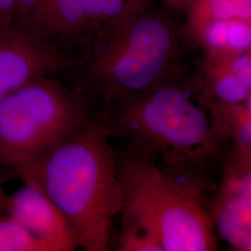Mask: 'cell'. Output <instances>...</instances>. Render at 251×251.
I'll use <instances>...</instances> for the list:
<instances>
[{
    "mask_svg": "<svg viewBox=\"0 0 251 251\" xmlns=\"http://www.w3.org/2000/svg\"><path fill=\"white\" fill-rule=\"evenodd\" d=\"M169 7L179 10H186L192 0H160Z\"/></svg>",
    "mask_w": 251,
    "mask_h": 251,
    "instance_id": "18",
    "label": "cell"
},
{
    "mask_svg": "<svg viewBox=\"0 0 251 251\" xmlns=\"http://www.w3.org/2000/svg\"><path fill=\"white\" fill-rule=\"evenodd\" d=\"M217 226L233 248L251 251V202L229 195L219 210Z\"/></svg>",
    "mask_w": 251,
    "mask_h": 251,
    "instance_id": "8",
    "label": "cell"
},
{
    "mask_svg": "<svg viewBox=\"0 0 251 251\" xmlns=\"http://www.w3.org/2000/svg\"><path fill=\"white\" fill-rule=\"evenodd\" d=\"M112 137L124 140L134 153H160L177 161L206 142L208 125L184 89L167 81L113 106L100 118Z\"/></svg>",
    "mask_w": 251,
    "mask_h": 251,
    "instance_id": "5",
    "label": "cell"
},
{
    "mask_svg": "<svg viewBox=\"0 0 251 251\" xmlns=\"http://www.w3.org/2000/svg\"><path fill=\"white\" fill-rule=\"evenodd\" d=\"M0 251H52L6 212L0 214Z\"/></svg>",
    "mask_w": 251,
    "mask_h": 251,
    "instance_id": "11",
    "label": "cell"
},
{
    "mask_svg": "<svg viewBox=\"0 0 251 251\" xmlns=\"http://www.w3.org/2000/svg\"><path fill=\"white\" fill-rule=\"evenodd\" d=\"M6 213L52 251H72L78 248L72 227L62 211L32 184L24 183L14 194L8 196Z\"/></svg>",
    "mask_w": 251,
    "mask_h": 251,
    "instance_id": "7",
    "label": "cell"
},
{
    "mask_svg": "<svg viewBox=\"0 0 251 251\" xmlns=\"http://www.w3.org/2000/svg\"><path fill=\"white\" fill-rule=\"evenodd\" d=\"M229 195L240 197L251 202V170L230 181Z\"/></svg>",
    "mask_w": 251,
    "mask_h": 251,
    "instance_id": "15",
    "label": "cell"
},
{
    "mask_svg": "<svg viewBox=\"0 0 251 251\" xmlns=\"http://www.w3.org/2000/svg\"><path fill=\"white\" fill-rule=\"evenodd\" d=\"M122 227L118 236L117 251H163L161 245L144 225L134 218L121 213Z\"/></svg>",
    "mask_w": 251,
    "mask_h": 251,
    "instance_id": "12",
    "label": "cell"
},
{
    "mask_svg": "<svg viewBox=\"0 0 251 251\" xmlns=\"http://www.w3.org/2000/svg\"><path fill=\"white\" fill-rule=\"evenodd\" d=\"M71 65L69 56L52 41L14 24L0 29V102L29 82Z\"/></svg>",
    "mask_w": 251,
    "mask_h": 251,
    "instance_id": "6",
    "label": "cell"
},
{
    "mask_svg": "<svg viewBox=\"0 0 251 251\" xmlns=\"http://www.w3.org/2000/svg\"><path fill=\"white\" fill-rule=\"evenodd\" d=\"M117 161L124 192L121 213L144 225L163 251L215 249L210 223L188 189L148 157L129 153Z\"/></svg>",
    "mask_w": 251,
    "mask_h": 251,
    "instance_id": "4",
    "label": "cell"
},
{
    "mask_svg": "<svg viewBox=\"0 0 251 251\" xmlns=\"http://www.w3.org/2000/svg\"><path fill=\"white\" fill-rule=\"evenodd\" d=\"M228 48L233 56L251 50V21L243 19L230 21Z\"/></svg>",
    "mask_w": 251,
    "mask_h": 251,
    "instance_id": "14",
    "label": "cell"
},
{
    "mask_svg": "<svg viewBox=\"0 0 251 251\" xmlns=\"http://www.w3.org/2000/svg\"><path fill=\"white\" fill-rule=\"evenodd\" d=\"M91 119L81 91L50 76L29 82L0 102V167L26 166Z\"/></svg>",
    "mask_w": 251,
    "mask_h": 251,
    "instance_id": "3",
    "label": "cell"
},
{
    "mask_svg": "<svg viewBox=\"0 0 251 251\" xmlns=\"http://www.w3.org/2000/svg\"><path fill=\"white\" fill-rule=\"evenodd\" d=\"M180 35L167 10L148 4L98 37V45L81 65L85 89L107 111L169 81Z\"/></svg>",
    "mask_w": 251,
    "mask_h": 251,
    "instance_id": "2",
    "label": "cell"
},
{
    "mask_svg": "<svg viewBox=\"0 0 251 251\" xmlns=\"http://www.w3.org/2000/svg\"><path fill=\"white\" fill-rule=\"evenodd\" d=\"M7 198H8V195L5 193L2 179H0V214H3L6 212Z\"/></svg>",
    "mask_w": 251,
    "mask_h": 251,
    "instance_id": "19",
    "label": "cell"
},
{
    "mask_svg": "<svg viewBox=\"0 0 251 251\" xmlns=\"http://www.w3.org/2000/svg\"><path fill=\"white\" fill-rule=\"evenodd\" d=\"M14 25L51 41L49 34L45 0H16Z\"/></svg>",
    "mask_w": 251,
    "mask_h": 251,
    "instance_id": "13",
    "label": "cell"
},
{
    "mask_svg": "<svg viewBox=\"0 0 251 251\" xmlns=\"http://www.w3.org/2000/svg\"><path fill=\"white\" fill-rule=\"evenodd\" d=\"M16 0H0V29L14 24Z\"/></svg>",
    "mask_w": 251,
    "mask_h": 251,
    "instance_id": "17",
    "label": "cell"
},
{
    "mask_svg": "<svg viewBox=\"0 0 251 251\" xmlns=\"http://www.w3.org/2000/svg\"><path fill=\"white\" fill-rule=\"evenodd\" d=\"M185 11L186 25L206 20L251 21V0H192Z\"/></svg>",
    "mask_w": 251,
    "mask_h": 251,
    "instance_id": "10",
    "label": "cell"
},
{
    "mask_svg": "<svg viewBox=\"0 0 251 251\" xmlns=\"http://www.w3.org/2000/svg\"><path fill=\"white\" fill-rule=\"evenodd\" d=\"M50 38L58 40L90 33L82 0H45Z\"/></svg>",
    "mask_w": 251,
    "mask_h": 251,
    "instance_id": "9",
    "label": "cell"
},
{
    "mask_svg": "<svg viewBox=\"0 0 251 251\" xmlns=\"http://www.w3.org/2000/svg\"><path fill=\"white\" fill-rule=\"evenodd\" d=\"M112 136L100 119L78 131L35 161L13 171L40 189L62 211L87 251L109 249L114 219L124 207V192Z\"/></svg>",
    "mask_w": 251,
    "mask_h": 251,
    "instance_id": "1",
    "label": "cell"
},
{
    "mask_svg": "<svg viewBox=\"0 0 251 251\" xmlns=\"http://www.w3.org/2000/svg\"><path fill=\"white\" fill-rule=\"evenodd\" d=\"M236 132L237 137L241 144L244 146L251 151V117L245 114L244 112L241 113L238 123L236 126Z\"/></svg>",
    "mask_w": 251,
    "mask_h": 251,
    "instance_id": "16",
    "label": "cell"
}]
</instances>
